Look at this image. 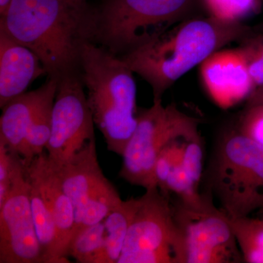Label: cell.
I'll list each match as a JSON object with an SVG mask.
<instances>
[{"instance_id":"6da1fadb","label":"cell","mask_w":263,"mask_h":263,"mask_svg":"<svg viewBox=\"0 0 263 263\" xmlns=\"http://www.w3.org/2000/svg\"><path fill=\"white\" fill-rule=\"evenodd\" d=\"M254 33L241 23H226L209 16L189 19L170 27L121 59L152 87L154 102L189 71L227 45Z\"/></svg>"},{"instance_id":"7a4b0ae2","label":"cell","mask_w":263,"mask_h":263,"mask_svg":"<svg viewBox=\"0 0 263 263\" xmlns=\"http://www.w3.org/2000/svg\"><path fill=\"white\" fill-rule=\"evenodd\" d=\"M92 11L66 0H12L0 17V32L34 52L48 77L60 79L78 72L81 46L91 41Z\"/></svg>"},{"instance_id":"3957f363","label":"cell","mask_w":263,"mask_h":263,"mask_svg":"<svg viewBox=\"0 0 263 263\" xmlns=\"http://www.w3.org/2000/svg\"><path fill=\"white\" fill-rule=\"evenodd\" d=\"M78 72L107 148L122 156L138 123L134 72L120 57L91 41L81 46Z\"/></svg>"},{"instance_id":"277c9868","label":"cell","mask_w":263,"mask_h":263,"mask_svg":"<svg viewBox=\"0 0 263 263\" xmlns=\"http://www.w3.org/2000/svg\"><path fill=\"white\" fill-rule=\"evenodd\" d=\"M196 2L104 0L91 13V41L122 56L177 23Z\"/></svg>"},{"instance_id":"5b68a950","label":"cell","mask_w":263,"mask_h":263,"mask_svg":"<svg viewBox=\"0 0 263 263\" xmlns=\"http://www.w3.org/2000/svg\"><path fill=\"white\" fill-rule=\"evenodd\" d=\"M209 184L231 219L263 208V146L239 131L226 133L213 156Z\"/></svg>"},{"instance_id":"8992f818","label":"cell","mask_w":263,"mask_h":263,"mask_svg":"<svg viewBox=\"0 0 263 263\" xmlns=\"http://www.w3.org/2000/svg\"><path fill=\"white\" fill-rule=\"evenodd\" d=\"M198 121L179 110L154 102L149 108L138 110V123L124 148L119 176L132 185L148 189L157 186L154 169L162 149L171 142L198 133Z\"/></svg>"},{"instance_id":"52a82bcc","label":"cell","mask_w":263,"mask_h":263,"mask_svg":"<svg viewBox=\"0 0 263 263\" xmlns=\"http://www.w3.org/2000/svg\"><path fill=\"white\" fill-rule=\"evenodd\" d=\"M117 263H186L174 206L157 186L146 190Z\"/></svg>"},{"instance_id":"ba28073f","label":"cell","mask_w":263,"mask_h":263,"mask_svg":"<svg viewBox=\"0 0 263 263\" xmlns=\"http://www.w3.org/2000/svg\"><path fill=\"white\" fill-rule=\"evenodd\" d=\"M13 155L10 190L0 206V263H44L31 208L30 183L22 157Z\"/></svg>"},{"instance_id":"9c48e42d","label":"cell","mask_w":263,"mask_h":263,"mask_svg":"<svg viewBox=\"0 0 263 263\" xmlns=\"http://www.w3.org/2000/svg\"><path fill=\"white\" fill-rule=\"evenodd\" d=\"M84 89L78 72L58 79L51 134L46 147L48 157L57 165L68 162L95 138L94 119Z\"/></svg>"},{"instance_id":"30bf717a","label":"cell","mask_w":263,"mask_h":263,"mask_svg":"<svg viewBox=\"0 0 263 263\" xmlns=\"http://www.w3.org/2000/svg\"><path fill=\"white\" fill-rule=\"evenodd\" d=\"M174 209L182 230L186 263L245 262L226 213L212 203L200 210L180 203Z\"/></svg>"},{"instance_id":"8fae6325","label":"cell","mask_w":263,"mask_h":263,"mask_svg":"<svg viewBox=\"0 0 263 263\" xmlns=\"http://www.w3.org/2000/svg\"><path fill=\"white\" fill-rule=\"evenodd\" d=\"M200 72L208 95L221 108H231L248 100L254 91L240 48L214 52L200 65Z\"/></svg>"},{"instance_id":"7c38bea8","label":"cell","mask_w":263,"mask_h":263,"mask_svg":"<svg viewBox=\"0 0 263 263\" xmlns=\"http://www.w3.org/2000/svg\"><path fill=\"white\" fill-rule=\"evenodd\" d=\"M44 75L46 69L34 52L0 32V108Z\"/></svg>"},{"instance_id":"4fadbf2b","label":"cell","mask_w":263,"mask_h":263,"mask_svg":"<svg viewBox=\"0 0 263 263\" xmlns=\"http://www.w3.org/2000/svg\"><path fill=\"white\" fill-rule=\"evenodd\" d=\"M24 166L38 180L51 200L57 228L59 260L60 263L70 262L67 253L75 232V210L62 187L57 164L44 152L36 156L29 165Z\"/></svg>"},{"instance_id":"5bb4252c","label":"cell","mask_w":263,"mask_h":263,"mask_svg":"<svg viewBox=\"0 0 263 263\" xmlns=\"http://www.w3.org/2000/svg\"><path fill=\"white\" fill-rule=\"evenodd\" d=\"M57 167L62 187L75 210L74 238L80 227L86 202L97 186L106 179L99 164L96 139L86 143L68 162Z\"/></svg>"},{"instance_id":"9a60e30c","label":"cell","mask_w":263,"mask_h":263,"mask_svg":"<svg viewBox=\"0 0 263 263\" xmlns=\"http://www.w3.org/2000/svg\"><path fill=\"white\" fill-rule=\"evenodd\" d=\"M58 79L48 78L41 87L26 91L6 104L0 117V143L22 157L27 130L37 110L51 95L57 93Z\"/></svg>"},{"instance_id":"2e32d148","label":"cell","mask_w":263,"mask_h":263,"mask_svg":"<svg viewBox=\"0 0 263 263\" xmlns=\"http://www.w3.org/2000/svg\"><path fill=\"white\" fill-rule=\"evenodd\" d=\"M30 183L33 219L44 263H60L57 254V233L51 200L38 180L25 168Z\"/></svg>"},{"instance_id":"e0dca14e","label":"cell","mask_w":263,"mask_h":263,"mask_svg":"<svg viewBox=\"0 0 263 263\" xmlns=\"http://www.w3.org/2000/svg\"><path fill=\"white\" fill-rule=\"evenodd\" d=\"M140 204V198L122 200L103 221L105 240L103 263H117Z\"/></svg>"},{"instance_id":"ac0fdd59","label":"cell","mask_w":263,"mask_h":263,"mask_svg":"<svg viewBox=\"0 0 263 263\" xmlns=\"http://www.w3.org/2000/svg\"><path fill=\"white\" fill-rule=\"evenodd\" d=\"M56 94L43 103L27 130L22 155L24 165H29L36 156L46 149L51 134L52 109Z\"/></svg>"},{"instance_id":"d6986e66","label":"cell","mask_w":263,"mask_h":263,"mask_svg":"<svg viewBox=\"0 0 263 263\" xmlns=\"http://www.w3.org/2000/svg\"><path fill=\"white\" fill-rule=\"evenodd\" d=\"M238 247L247 263H263V219L229 218Z\"/></svg>"},{"instance_id":"ffe728a7","label":"cell","mask_w":263,"mask_h":263,"mask_svg":"<svg viewBox=\"0 0 263 263\" xmlns=\"http://www.w3.org/2000/svg\"><path fill=\"white\" fill-rule=\"evenodd\" d=\"M122 202V198L115 186L107 178L104 179L86 202L80 227L76 235L81 230L105 220L110 213Z\"/></svg>"},{"instance_id":"44dd1931","label":"cell","mask_w":263,"mask_h":263,"mask_svg":"<svg viewBox=\"0 0 263 263\" xmlns=\"http://www.w3.org/2000/svg\"><path fill=\"white\" fill-rule=\"evenodd\" d=\"M104 221L81 230L70 242L68 257L79 263H103L105 252Z\"/></svg>"},{"instance_id":"7402d4cb","label":"cell","mask_w":263,"mask_h":263,"mask_svg":"<svg viewBox=\"0 0 263 263\" xmlns=\"http://www.w3.org/2000/svg\"><path fill=\"white\" fill-rule=\"evenodd\" d=\"M174 193L179 198L183 206L194 210L205 209L212 204L199 193L197 188L190 179L182 164V155L175 162L166 181L164 194Z\"/></svg>"},{"instance_id":"603a6c76","label":"cell","mask_w":263,"mask_h":263,"mask_svg":"<svg viewBox=\"0 0 263 263\" xmlns=\"http://www.w3.org/2000/svg\"><path fill=\"white\" fill-rule=\"evenodd\" d=\"M205 3L209 16L226 23H240L259 8V0H205Z\"/></svg>"},{"instance_id":"cb8c5ba5","label":"cell","mask_w":263,"mask_h":263,"mask_svg":"<svg viewBox=\"0 0 263 263\" xmlns=\"http://www.w3.org/2000/svg\"><path fill=\"white\" fill-rule=\"evenodd\" d=\"M203 147L200 134L186 138L183 143L182 164L193 184L199 189L203 170Z\"/></svg>"},{"instance_id":"d4e9b609","label":"cell","mask_w":263,"mask_h":263,"mask_svg":"<svg viewBox=\"0 0 263 263\" xmlns=\"http://www.w3.org/2000/svg\"><path fill=\"white\" fill-rule=\"evenodd\" d=\"M238 130L263 146V103L248 105L240 116Z\"/></svg>"},{"instance_id":"484cf974","label":"cell","mask_w":263,"mask_h":263,"mask_svg":"<svg viewBox=\"0 0 263 263\" xmlns=\"http://www.w3.org/2000/svg\"><path fill=\"white\" fill-rule=\"evenodd\" d=\"M241 43L239 48L245 55L254 90L260 89L263 87V55L249 37Z\"/></svg>"},{"instance_id":"4316f807","label":"cell","mask_w":263,"mask_h":263,"mask_svg":"<svg viewBox=\"0 0 263 263\" xmlns=\"http://www.w3.org/2000/svg\"><path fill=\"white\" fill-rule=\"evenodd\" d=\"M13 162V153L0 143V206L4 203L9 192Z\"/></svg>"},{"instance_id":"83f0119b","label":"cell","mask_w":263,"mask_h":263,"mask_svg":"<svg viewBox=\"0 0 263 263\" xmlns=\"http://www.w3.org/2000/svg\"><path fill=\"white\" fill-rule=\"evenodd\" d=\"M78 10L84 13H91L93 8L89 5V0H66Z\"/></svg>"},{"instance_id":"f1b7e54d","label":"cell","mask_w":263,"mask_h":263,"mask_svg":"<svg viewBox=\"0 0 263 263\" xmlns=\"http://www.w3.org/2000/svg\"><path fill=\"white\" fill-rule=\"evenodd\" d=\"M252 42L255 45L256 47L258 48L259 51L263 55V34L262 33H256L249 37Z\"/></svg>"},{"instance_id":"f546056e","label":"cell","mask_w":263,"mask_h":263,"mask_svg":"<svg viewBox=\"0 0 263 263\" xmlns=\"http://www.w3.org/2000/svg\"><path fill=\"white\" fill-rule=\"evenodd\" d=\"M12 0H0V17L6 13L11 4Z\"/></svg>"},{"instance_id":"4dcf8cb0","label":"cell","mask_w":263,"mask_h":263,"mask_svg":"<svg viewBox=\"0 0 263 263\" xmlns=\"http://www.w3.org/2000/svg\"><path fill=\"white\" fill-rule=\"evenodd\" d=\"M253 29L256 33H262L263 34V23L259 24L257 27H254Z\"/></svg>"}]
</instances>
